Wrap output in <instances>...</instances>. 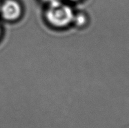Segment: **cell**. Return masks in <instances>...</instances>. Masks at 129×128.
I'll return each instance as SVG.
<instances>
[{
    "label": "cell",
    "instance_id": "obj_1",
    "mask_svg": "<svg viewBox=\"0 0 129 128\" xmlns=\"http://www.w3.org/2000/svg\"><path fill=\"white\" fill-rule=\"evenodd\" d=\"M46 16L48 21L56 27L67 26L73 19V14L71 8L57 2H54L51 5Z\"/></svg>",
    "mask_w": 129,
    "mask_h": 128
},
{
    "label": "cell",
    "instance_id": "obj_2",
    "mask_svg": "<svg viewBox=\"0 0 129 128\" xmlns=\"http://www.w3.org/2000/svg\"><path fill=\"white\" fill-rule=\"evenodd\" d=\"M2 17L6 20L13 21L19 17L21 15V6L14 0H7L0 8Z\"/></svg>",
    "mask_w": 129,
    "mask_h": 128
}]
</instances>
